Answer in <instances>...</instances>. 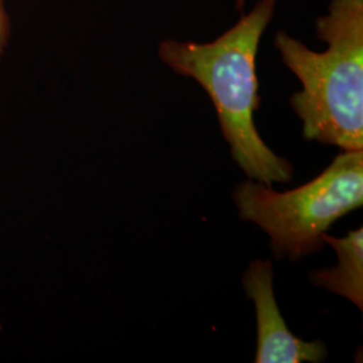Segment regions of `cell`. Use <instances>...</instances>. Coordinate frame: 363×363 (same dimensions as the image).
Listing matches in <instances>:
<instances>
[{"label": "cell", "mask_w": 363, "mask_h": 363, "mask_svg": "<svg viewBox=\"0 0 363 363\" xmlns=\"http://www.w3.org/2000/svg\"><path fill=\"white\" fill-rule=\"evenodd\" d=\"M240 218L269 235L277 259L291 261L320 252L330 226L363 205V150L343 151L315 179L279 193L253 179L233 193Z\"/></svg>", "instance_id": "3"}, {"label": "cell", "mask_w": 363, "mask_h": 363, "mask_svg": "<svg viewBox=\"0 0 363 363\" xmlns=\"http://www.w3.org/2000/svg\"><path fill=\"white\" fill-rule=\"evenodd\" d=\"M247 298L257 316V363L323 362L327 349L320 340L304 342L286 327L273 294V267L268 259H255L242 277Z\"/></svg>", "instance_id": "4"}, {"label": "cell", "mask_w": 363, "mask_h": 363, "mask_svg": "<svg viewBox=\"0 0 363 363\" xmlns=\"http://www.w3.org/2000/svg\"><path fill=\"white\" fill-rule=\"evenodd\" d=\"M237 1V9L240 10V11H242V7H244V4H245V0H235Z\"/></svg>", "instance_id": "7"}, {"label": "cell", "mask_w": 363, "mask_h": 363, "mask_svg": "<svg viewBox=\"0 0 363 363\" xmlns=\"http://www.w3.org/2000/svg\"><path fill=\"white\" fill-rule=\"evenodd\" d=\"M323 241L335 249L337 267L313 271L312 284L349 298L359 310L363 308V230L358 228L343 238L323 233Z\"/></svg>", "instance_id": "5"}, {"label": "cell", "mask_w": 363, "mask_h": 363, "mask_svg": "<svg viewBox=\"0 0 363 363\" xmlns=\"http://www.w3.org/2000/svg\"><path fill=\"white\" fill-rule=\"evenodd\" d=\"M323 52L279 31L274 46L303 89L291 105L303 123V138L342 151L363 150V0H333L316 22Z\"/></svg>", "instance_id": "2"}, {"label": "cell", "mask_w": 363, "mask_h": 363, "mask_svg": "<svg viewBox=\"0 0 363 363\" xmlns=\"http://www.w3.org/2000/svg\"><path fill=\"white\" fill-rule=\"evenodd\" d=\"M277 0H261L232 28L208 43L164 40L160 60L175 73L195 79L211 99L220 130L235 163L264 184L292 179V164L264 143L253 115L259 108L256 55Z\"/></svg>", "instance_id": "1"}, {"label": "cell", "mask_w": 363, "mask_h": 363, "mask_svg": "<svg viewBox=\"0 0 363 363\" xmlns=\"http://www.w3.org/2000/svg\"><path fill=\"white\" fill-rule=\"evenodd\" d=\"M10 38V18L4 6V0H0V58Z\"/></svg>", "instance_id": "6"}]
</instances>
